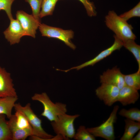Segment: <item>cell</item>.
<instances>
[{
  "label": "cell",
  "mask_w": 140,
  "mask_h": 140,
  "mask_svg": "<svg viewBox=\"0 0 140 140\" xmlns=\"http://www.w3.org/2000/svg\"><path fill=\"white\" fill-rule=\"evenodd\" d=\"M105 22L107 27L113 31L115 36L122 42L136 39V36L132 31L133 27L132 25L114 11H109L105 17Z\"/></svg>",
  "instance_id": "cell-1"
},
{
  "label": "cell",
  "mask_w": 140,
  "mask_h": 140,
  "mask_svg": "<svg viewBox=\"0 0 140 140\" xmlns=\"http://www.w3.org/2000/svg\"><path fill=\"white\" fill-rule=\"evenodd\" d=\"M16 110L23 113L27 118L33 130V135L29 139L32 140H54L53 135L46 132L43 128L41 120L34 113L31 108L30 103L24 106L20 103H16L14 107Z\"/></svg>",
  "instance_id": "cell-2"
},
{
  "label": "cell",
  "mask_w": 140,
  "mask_h": 140,
  "mask_svg": "<svg viewBox=\"0 0 140 140\" xmlns=\"http://www.w3.org/2000/svg\"><path fill=\"white\" fill-rule=\"evenodd\" d=\"M31 99L32 100L38 101L42 104L44 110L41 115L51 122L56 120L60 115L67 112L66 104L60 102L53 103L45 93H36Z\"/></svg>",
  "instance_id": "cell-3"
},
{
  "label": "cell",
  "mask_w": 140,
  "mask_h": 140,
  "mask_svg": "<svg viewBox=\"0 0 140 140\" xmlns=\"http://www.w3.org/2000/svg\"><path fill=\"white\" fill-rule=\"evenodd\" d=\"M79 116L78 114L70 115L66 113L60 115L56 120L51 123L54 132L61 135L65 140L73 138L75 133L74 123Z\"/></svg>",
  "instance_id": "cell-4"
},
{
  "label": "cell",
  "mask_w": 140,
  "mask_h": 140,
  "mask_svg": "<svg viewBox=\"0 0 140 140\" xmlns=\"http://www.w3.org/2000/svg\"><path fill=\"white\" fill-rule=\"evenodd\" d=\"M119 108L118 105L115 106L105 122L98 126L87 128L88 131L95 137H100L107 140H114V125L117 119V114Z\"/></svg>",
  "instance_id": "cell-5"
},
{
  "label": "cell",
  "mask_w": 140,
  "mask_h": 140,
  "mask_svg": "<svg viewBox=\"0 0 140 140\" xmlns=\"http://www.w3.org/2000/svg\"><path fill=\"white\" fill-rule=\"evenodd\" d=\"M38 28L42 36L58 39L72 49L76 48L75 46L71 41L74 36V32L72 30H64L43 23L40 24Z\"/></svg>",
  "instance_id": "cell-6"
},
{
  "label": "cell",
  "mask_w": 140,
  "mask_h": 140,
  "mask_svg": "<svg viewBox=\"0 0 140 140\" xmlns=\"http://www.w3.org/2000/svg\"><path fill=\"white\" fill-rule=\"evenodd\" d=\"M101 83V86L95 90L96 95L106 105L110 106L117 102L120 89L112 85Z\"/></svg>",
  "instance_id": "cell-7"
},
{
  "label": "cell",
  "mask_w": 140,
  "mask_h": 140,
  "mask_svg": "<svg viewBox=\"0 0 140 140\" xmlns=\"http://www.w3.org/2000/svg\"><path fill=\"white\" fill-rule=\"evenodd\" d=\"M16 19L20 23L25 36L36 37V30L41 23L38 22L32 15H29L23 10H19L16 14Z\"/></svg>",
  "instance_id": "cell-8"
},
{
  "label": "cell",
  "mask_w": 140,
  "mask_h": 140,
  "mask_svg": "<svg viewBox=\"0 0 140 140\" xmlns=\"http://www.w3.org/2000/svg\"><path fill=\"white\" fill-rule=\"evenodd\" d=\"M114 41L113 44L107 48L100 52L93 59L86 62L80 65L73 67L67 70L61 71L65 72L73 69L79 70L88 66H93L96 63L103 60L111 54L114 51L120 50L123 46V42L118 38L114 34Z\"/></svg>",
  "instance_id": "cell-9"
},
{
  "label": "cell",
  "mask_w": 140,
  "mask_h": 140,
  "mask_svg": "<svg viewBox=\"0 0 140 140\" xmlns=\"http://www.w3.org/2000/svg\"><path fill=\"white\" fill-rule=\"evenodd\" d=\"M101 83H105L115 86L120 89L125 85L124 74L119 68L115 66L108 69L103 72L100 77Z\"/></svg>",
  "instance_id": "cell-10"
},
{
  "label": "cell",
  "mask_w": 140,
  "mask_h": 140,
  "mask_svg": "<svg viewBox=\"0 0 140 140\" xmlns=\"http://www.w3.org/2000/svg\"><path fill=\"white\" fill-rule=\"evenodd\" d=\"M8 27L3 32L5 38L11 45L18 43L21 38L25 36L19 21L13 18L11 20Z\"/></svg>",
  "instance_id": "cell-11"
},
{
  "label": "cell",
  "mask_w": 140,
  "mask_h": 140,
  "mask_svg": "<svg viewBox=\"0 0 140 140\" xmlns=\"http://www.w3.org/2000/svg\"><path fill=\"white\" fill-rule=\"evenodd\" d=\"M18 97L10 74L0 66V97Z\"/></svg>",
  "instance_id": "cell-12"
},
{
  "label": "cell",
  "mask_w": 140,
  "mask_h": 140,
  "mask_svg": "<svg viewBox=\"0 0 140 140\" xmlns=\"http://www.w3.org/2000/svg\"><path fill=\"white\" fill-rule=\"evenodd\" d=\"M138 91L125 85L120 89L117 102L124 106L135 103L139 97Z\"/></svg>",
  "instance_id": "cell-13"
},
{
  "label": "cell",
  "mask_w": 140,
  "mask_h": 140,
  "mask_svg": "<svg viewBox=\"0 0 140 140\" xmlns=\"http://www.w3.org/2000/svg\"><path fill=\"white\" fill-rule=\"evenodd\" d=\"M8 122L12 135V140H24L33 135L32 128L21 129L16 125L14 115L9 119Z\"/></svg>",
  "instance_id": "cell-14"
},
{
  "label": "cell",
  "mask_w": 140,
  "mask_h": 140,
  "mask_svg": "<svg viewBox=\"0 0 140 140\" xmlns=\"http://www.w3.org/2000/svg\"><path fill=\"white\" fill-rule=\"evenodd\" d=\"M18 100V97L6 96L0 97V114L5 115L9 119L12 115V109Z\"/></svg>",
  "instance_id": "cell-15"
},
{
  "label": "cell",
  "mask_w": 140,
  "mask_h": 140,
  "mask_svg": "<svg viewBox=\"0 0 140 140\" xmlns=\"http://www.w3.org/2000/svg\"><path fill=\"white\" fill-rule=\"evenodd\" d=\"M124 130L120 140H132L135 134L140 129V122L128 119L124 120Z\"/></svg>",
  "instance_id": "cell-16"
},
{
  "label": "cell",
  "mask_w": 140,
  "mask_h": 140,
  "mask_svg": "<svg viewBox=\"0 0 140 140\" xmlns=\"http://www.w3.org/2000/svg\"><path fill=\"white\" fill-rule=\"evenodd\" d=\"M6 115L0 114V140H12V135Z\"/></svg>",
  "instance_id": "cell-17"
},
{
  "label": "cell",
  "mask_w": 140,
  "mask_h": 140,
  "mask_svg": "<svg viewBox=\"0 0 140 140\" xmlns=\"http://www.w3.org/2000/svg\"><path fill=\"white\" fill-rule=\"evenodd\" d=\"M123 43V46L130 52L135 58L138 66V71H140V46L133 40H129Z\"/></svg>",
  "instance_id": "cell-18"
},
{
  "label": "cell",
  "mask_w": 140,
  "mask_h": 140,
  "mask_svg": "<svg viewBox=\"0 0 140 140\" xmlns=\"http://www.w3.org/2000/svg\"><path fill=\"white\" fill-rule=\"evenodd\" d=\"M125 85L138 90L140 89V71L127 75L124 74Z\"/></svg>",
  "instance_id": "cell-19"
},
{
  "label": "cell",
  "mask_w": 140,
  "mask_h": 140,
  "mask_svg": "<svg viewBox=\"0 0 140 140\" xmlns=\"http://www.w3.org/2000/svg\"><path fill=\"white\" fill-rule=\"evenodd\" d=\"M59 0H42L40 17L52 15L57 2Z\"/></svg>",
  "instance_id": "cell-20"
},
{
  "label": "cell",
  "mask_w": 140,
  "mask_h": 140,
  "mask_svg": "<svg viewBox=\"0 0 140 140\" xmlns=\"http://www.w3.org/2000/svg\"><path fill=\"white\" fill-rule=\"evenodd\" d=\"M121 116L131 120L140 122V110L136 108L127 109L122 108L118 113Z\"/></svg>",
  "instance_id": "cell-21"
},
{
  "label": "cell",
  "mask_w": 140,
  "mask_h": 140,
  "mask_svg": "<svg viewBox=\"0 0 140 140\" xmlns=\"http://www.w3.org/2000/svg\"><path fill=\"white\" fill-rule=\"evenodd\" d=\"M16 111V112L14 115L16 126L21 129L32 128L27 118L24 113L19 111Z\"/></svg>",
  "instance_id": "cell-22"
},
{
  "label": "cell",
  "mask_w": 140,
  "mask_h": 140,
  "mask_svg": "<svg viewBox=\"0 0 140 140\" xmlns=\"http://www.w3.org/2000/svg\"><path fill=\"white\" fill-rule=\"evenodd\" d=\"M73 138L76 140H96L95 137L90 133L83 125L79 127Z\"/></svg>",
  "instance_id": "cell-23"
},
{
  "label": "cell",
  "mask_w": 140,
  "mask_h": 140,
  "mask_svg": "<svg viewBox=\"0 0 140 140\" xmlns=\"http://www.w3.org/2000/svg\"><path fill=\"white\" fill-rule=\"evenodd\" d=\"M30 5L32 11V15L39 23H40V15L42 0H24Z\"/></svg>",
  "instance_id": "cell-24"
},
{
  "label": "cell",
  "mask_w": 140,
  "mask_h": 140,
  "mask_svg": "<svg viewBox=\"0 0 140 140\" xmlns=\"http://www.w3.org/2000/svg\"><path fill=\"white\" fill-rule=\"evenodd\" d=\"M119 16L126 21L134 17H140V2L133 8L129 11L121 14Z\"/></svg>",
  "instance_id": "cell-25"
},
{
  "label": "cell",
  "mask_w": 140,
  "mask_h": 140,
  "mask_svg": "<svg viewBox=\"0 0 140 140\" xmlns=\"http://www.w3.org/2000/svg\"><path fill=\"white\" fill-rule=\"evenodd\" d=\"M15 0H0V11H4L10 20L13 18L11 12V6Z\"/></svg>",
  "instance_id": "cell-26"
},
{
  "label": "cell",
  "mask_w": 140,
  "mask_h": 140,
  "mask_svg": "<svg viewBox=\"0 0 140 140\" xmlns=\"http://www.w3.org/2000/svg\"><path fill=\"white\" fill-rule=\"evenodd\" d=\"M84 5L89 16L92 17L96 16L95 7L93 3L88 0H79Z\"/></svg>",
  "instance_id": "cell-27"
},
{
  "label": "cell",
  "mask_w": 140,
  "mask_h": 140,
  "mask_svg": "<svg viewBox=\"0 0 140 140\" xmlns=\"http://www.w3.org/2000/svg\"><path fill=\"white\" fill-rule=\"evenodd\" d=\"M137 134L134 137H133L132 140H140V131L139 130Z\"/></svg>",
  "instance_id": "cell-28"
}]
</instances>
